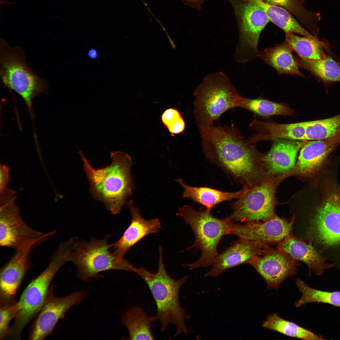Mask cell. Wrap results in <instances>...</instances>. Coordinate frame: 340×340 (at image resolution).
Returning a JSON list of instances; mask_svg holds the SVG:
<instances>
[{
	"instance_id": "obj_1",
	"label": "cell",
	"mask_w": 340,
	"mask_h": 340,
	"mask_svg": "<svg viewBox=\"0 0 340 340\" xmlns=\"http://www.w3.org/2000/svg\"><path fill=\"white\" fill-rule=\"evenodd\" d=\"M203 152L243 188L256 184L259 154L234 126L198 125Z\"/></svg>"
},
{
	"instance_id": "obj_2",
	"label": "cell",
	"mask_w": 340,
	"mask_h": 340,
	"mask_svg": "<svg viewBox=\"0 0 340 340\" xmlns=\"http://www.w3.org/2000/svg\"><path fill=\"white\" fill-rule=\"evenodd\" d=\"M79 153L93 196L102 202L113 214L120 211L134 189L133 177L131 173L133 164L131 157L120 151L110 152L111 164L95 169L81 151Z\"/></svg>"
},
{
	"instance_id": "obj_3",
	"label": "cell",
	"mask_w": 340,
	"mask_h": 340,
	"mask_svg": "<svg viewBox=\"0 0 340 340\" xmlns=\"http://www.w3.org/2000/svg\"><path fill=\"white\" fill-rule=\"evenodd\" d=\"M158 269L152 273L143 267L136 268L135 272L148 286L156 303L157 311L153 316L154 321L158 320L161 325L160 331L164 332L169 324L174 325L175 333L171 338L183 334L187 335L189 330L185 324L190 317L181 306L179 295L180 289L187 280L185 276L176 280L170 276L165 269L163 259V248L159 247Z\"/></svg>"
},
{
	"instance_id": "obj_4",
	"label": "cell",
	"mask_w": 340,
	"mask_h": 340,
	"mask_svg": "<svg viewBox=\"0 0 340 340\" xmlns=\"http://www.w3.org/2000/svg\"><path fill=\"white\" fill-rule=\"evenodd\" d=\"M109 235L104 239L93 238L88 241L71 238L63 242L67 262L77 268L78 277L84 282L98 277L101 272L112 269L135 272L136 268L110 249Z\"/></svg>"
},
{
	"instance_id": "obj_5",
	"label": "cell",
	"mask_w": 340,
	"mask_h": 340,
	"mask_svg": "<svg viewBox=\"0 0 340 340\" xmlns=\"http://www.w3.org/2000/svg\"><path fill=\"white\" fill-rule=\"evenodd\" d=\"M194 112L198 125L208 126L218 121L228 110L239 107L241 96L222 72L206 76L195 92Z\"/></svg>"
},
{
	"instance_id": "obj_6",
	"label": "cell",
	"mask_w": 340,
	"mask_h": 340,
	"mask_svg": "<svg viewBox=\"0 0 340 340\" xmlns=\"http://www.w3.org/2000/svg\"><path fill=\"white\" fill-rule=\"evenodd\" d=\"M0 74L5 86L18 94L32 114L34 98L48 91L46 80L36 75L29 67L25 53L20 46L12 47L6 41H0Z\"/></svg>"
},
{
	"instance_id": "obj_7",
	"label": "cell",
	"mask_w": 340,
	"mask_h": 340,
	"mask_svg": "<svg viewBox=\"0 0 340 340\" xmlns=\"http://www.w3.org/2000/svg\"><path fill=\"white\" fill-rule=\"evenodd\" d=\"M177 215L190 226L194 233L195 242L187 249L196 247L201 251L196 261L184 265L191 270L212 265L218 254L217 247L222 237L230 234L231 223L216 218L211 209L201 207L197 211L188 205L179 207Z\"/></svg>"
},
{
	"instance_id": "obj_8",
	"label": "cell",
	"mask_w": 340,
	"mask_h": 340,
	"mask_svg": "<svg viewBox=\"0 0 340 340\" xmlns=\"http://www.w3.org/2000/svg\"><path fill=\"white\" fill-rule=\"evenodd\" d=\"M62 247L59 246L47 267L26 288L17 302L18 310L10 335L18 337L33 317L39 312L48 294L50 284L59 269L66 263Z\"/></svg>"
},
{
	"instance_id": "obj_9",
	"label": "cell",
	"mask_w": 340,
	"mask_h": 340,
	"mask_svg": "<svg viewBox=\"0 0 340 340\" xmlns=\"http://www.w3.org/2000/svg\"><path fill=\"white\" fill-rule=\"evenodd\" d=\"M226 0L233 8L239 31L234 59L238 63L254 60L258 57L260 34L270 20L262 9L251 1Z\"/></svg>"
},
{
	"instance_id": "obj_10",
	"label": "cell",
	"mask_w": 340,
	"mask_h": 340,
	"mask_svg": "<svg viewBox=\"0 0 340 340\" xmlns=\"http://www.w3.org/2000/svg\"><path fill=\"white\" fill-rule=\"evenodd\" d=\"M244 188L243 196L231 204L232 212L225 220L230 223L264 221L276 216L275 187L272 181H265Z\"/></svg>"
},
{
	"instance_id": "obj_11",
	"label": "cell",
	"mask_w": 340,
	"mask_h": 340,
	"mask_svg": "<svg viewBox=\"0 0 340 340\" xmlns=\"http://www.w3.org/2000/svg\"><path fill=\"white\" fill-rule=\"evenodd\" d=\"M14 200L0 201V245L15 251L31 244H40L55 233H44L29 226L21 217Z\"/></svg>"
},
{
	"instance_id": "obj_12",
	"label": "cell",
	"mask_w": 340,
	"mask_h": 340,
	"mask_svg": "<svg viewBox=\"0 0 340 340\" xmlns=\"http://www.w3.org/2000/svg\"><path fill=\"white\" fill-rule=\"evenodd\" d=\"M311 218L307 231L310 241L326 245L340 244V190L328 191Z\"/></svg>"
},
{
	"instance_id": "obj_13",
	"label": "cell",
	"mask_w": 340,
	"mask_h": 340,
	"mask_svg": "<svg viewBox=\"0 0 340 340\" xmlns=\"http://www.w3.org/2000/svg\"><path fill=\"white\" fill-rule=\"evenodd\" d=\"M263 279L268 289H277L286 279L295 274L297 260L278 247H269L247 262Z\"/></svg>"
},
{
	"instance_id": "obj_14",
	"label": "cell",
	"mask_w": 340,
	"mask_h": 340,
	"mask_svg": "<svg viewBox=\"0 0 340 340\" xmlns=\"http://www.w3.org/2000/svg\"><path fill=\"white\" fill-rule=\"evenodd\" d=\"M86 291L74 292L64 297H57L49 290L47 298L35 321L30 339H44L53 331L58 321L71 307L80 303L86 295Z\"/></svg>"
},
{
	"instance_id": "obj_15",
	"label": "cell",
	"mask_w": 340,
	"mask_h": 340,
	"mask_svg": "<svg viewBox=\"0 0 340 340\" xmlns=\"http://www.w3.org/2000/svg\"><path fill=\"white\" fill-rule=\"evenodd\" d=\"M295 216L291 220L275 216L262 223L246 222L244 224H230V234L243 239L268 244L279 242L289 235Z\"/></svg>"
},
{
	"instance_id": "obj_16",
	"label": "cell",
	"mask_w": 340,
	"mask_h": 340,
	"mask_svg": "<svg viewBox=\"0 0 340 340\" xmlns=\"http://www.w3.org/2000/svg\"><path fill=\"white\" fill-rule=\"evenodd\" d=\"M36 246L30 245L16 251L0 272V304L14 302V298L26 273L31 266L30 255Z\"/></svg>"
},
{
	"instance_id": "obj_17",
	"label": "cell",
	"mask_w": 340,
	"mask_h": 340,
	"mask_svg": "<svg viewBox=\"0 0 340 340\" xmlns=\"http://www.w3.org/2000/svg\"><path fill=\"white\" fill-rule=\"evenodd\" d=\"M268 244L240 238L226 250L218 255L204 277H217L226 270L247 264L254 256L263 254Z\"/></svg>"
},
{
	"instance_id": "obj_18",
	"label": "cell",
	"mask_w": 340,
	"mask_h": 340,
	"mask_svg": "<svg viewBox=\"0 0 340 340\" xmlns=\"http://www.w3.org/2000/svg\"><path fill=\"white\" fill-rule=\"evenodd\" d=\"M127 205L132 216L131 221L122 236L112 244L113 252L122 258L129 249L140 240L150 234L158 233L162 228L159 219L147 220L142 218L132 200H130Z\"/></svg>"
},
{
	"instance_id": "obj_19",
	"label": "cell",
	"mask_w": 340,
	"mask_h": 340,
	"mask_svg": "<svg viewBox=\"0 0 340 340\" xmlns=\"http://www.w3.org/2000/svg\"><path fill=\"white\" fill-rule=\"evenodd\" d=\"M306 141L300 150L295 167L300 175L308 176L318 171L340 141V138Z\"/></svg>"
},
{
	"instance_id": "obj_20",
	"label": "cell",
	"mask_w": 340,
	"mask_h": 340,
	"mask_svg": "<svg viewBox=\"0 0 340 340\" xmlns=\"http://www.w3.org/2000/svg\"><path fill=\"white\" fill-rule=\"evenodd\" d=\"M305 140L287 139L275 140L263 160L268 172L273 174H283L295 166L298 153Z\"/></svg>"
},
{
	"instance_id": "obj_21",
	"label": "cell",
	"mask_w": 340,
	"mask_h": 340,
	"mask_svg": "<svg viewBox=\"0 0 340 340\" xmlns=\"http://www.w3.org/2000/svg\"><path fill=\"white\" fill-rule=\"evenodd\" d=\"M249 127L257 132L247 139L252 144L262 140L279 139L306 140L305 122L281 124L264 122L255 118Z\"/></svg>"
},
{
	"instance_id": "obj_22",
	"label": "cell",
	"mask_w": 340,
	"mask_h": 340,
	"mask_svg": "<svg viewBox=\"0 0 340 340\" xmlns=\"http://www.w3.org/2000/svg\"><path fill=\"white\" fill-rule=\"evenodd\" d=\"M311 241L307 243L290 235L280 241L277 247L297 260L304 262L309 270H312L317 275H322L326 269L332 267L313 246Z\"/></svg>"
},
{
	"instance_id": "obj_23",
	"label": "cell",
	"mask_w": 340,
	"mask_h": 340,
	"mask_svg": "<svg viewBox=\"0 0 340 340\" xmlns=\"http://www.w3.org/2000/svg\"><path fill=\"white\" fill-rule=\"evenodd\" d=\"M293 50L291 46L285 40L281 43L277 44L274 47L259 51L258 57L274 68L279 75H297L304 78L292 55Z\"/></svg>"
},
{
	"instance_id": "obj_24",
	"label": "cell",
	"mask_w": 340,
	"mask_h": 340,
	"mask_svg": "<svg viewBox=\"0 0 340 340\" xmlns=\"http://www.w3.org/2000/svg\"><path fill=\"white\" fill-rule=\"evenodd\" d=\"M176 181L184 189V198L190 199L210 209L222 202L240 198L246 190L245 188H243L236 192L224 191L207 187L190 186L186 184L180 178Z\"/></svg>"
},
{
	"instance_id": "obj_25",
	"label": "cell",
	"mask_w": 340,
	"mask_h": 340,
	"mask_svg": "<svg viewBox=\"0 0 340 340\" xmlns=\"http://www.w3.org/2000/svg\"><path fill=\"white\" fill-rule=\"evenodd\" d=\"M256 4L264 11L271 21L286 32L297 33L304 37H315L304 29L292 14L285 8L269 3L264 0H249Z\"/></svg>"
},
{
	"instance_id": "obj_26",
	"label": "cell",
	"mask_w": 340,
	"mask_h": 340,
	"mask_svg": "<svg viewBox=\"0 0 340 340\" xmlns=\"http://www.w3.org/2000/svg\"><path fill=\"white\" fill-rule=\"evenodd\" d=\"M122 321L128 331V339H154L151 330L153 317L148 316L142 308H131L124 313Z\"/></svg>"
},
{
	"instance_id": "obj_27",
	"label": "cell",
	"mask_w": 340,
	"mask_h": 340,
	"mask_svg": "<svg viewBox=\"0 0 340 340\" xmlns=\"http://www.w3.org/2000/svg\"><path fill=\"white\" fill-rule=\"evenodd\" d=\"M299 67L309 71L318 79L325 83L340 82V66L330 56L320 60L302 59L294 57Z\"/></svg>"
},
{
	"instance_id": "obj_28",
	"label": "cell",
	"mask_w": 340,
	"mask_h": 340,
	"mask_svg": "<svg viewBox=\"0 0 340 340\" xmlns=\"http://www.w3.org/2000/svg\"><path fill=\"white\" fill-rule=\"evenodd\" d=\"M285 33L286 40L300 58L320 60L327 56L323 49L324 43L317 37H301L291 32Z\"/></svg>"
},
{
	"instance_id": "obj_29",
	"label": "cell",
	"mask_w": 340,
	"mask_h": 340,
	"mask_svg": "<svg viewBox=\"0 0 340 340\" xmlns=\"http://www.w3.org/2000/svg\"><path fill=\"white\" fill-rule=\"evenodd\" d=\"M264 328L289 337L308 340H323L320 335L293 322L282 318L277 314L269 315L262 323Z\"/></svg>"
},
{
	"instance_id": "obj_30",
	"label": "cell",
	"mask_w": 340,
	"mask_h": 340,
	"mask_svg": "<svg viewBox=\"0 0 340 340\" xmlns=\"http://www.w3.org/2000/svg\"><path fill=\"white\" fill-rule=\"evenodd\" d=\"M239 107L266 117L275 115L292 116L294 114V110L286 104L261 98L250 99L241 96Z\"/></svg>"
},
{
	"instance_id": "obj_31",
	"label": "cell",
	"mask_w": 340,
	"mask_h": 340,
	"mask_svg": "<svg viewBox=\"0 0 340 340\" xmlns=\"http://www.w3.org/2000/svg\"><path fill=\"white\" fill-rule=\"evenodd\" d=\"M306 140L340 138V114L331 118L305 122Z\"/></svg>"
},
{
	"instance_id": "obj_32",
	"label": "cell",
	"mask_w": 340,
	"mask_h": 340,
	"mask_svg": "<svg viewBox=\"0 0 340 340\" xmlns=\"http://www.w3.org/2000/svg\"><path fill=\"white\" fill-rule=\"evenodd\" d=\"M296 284L302 296L295 303L298 307L308 303H327L340 308V291L327 292L312 288L301 279L297 278Z\"/></svg>"
},
{
	"instance_id": "obj_33",
	"label": "cell",
	"mask_w": 340,
	"mask_h": 340,
	"mask_svg": "<svg viewBox=\"0 0 340 340\" xmlns=\"http://www.w3.org/2000/svg\"><path fill=\"white\" fill-rule=\"evenodd\" d=\"M272 4L282 7L296 17L311 32L317 29L314 20V14L304 6L302 0H264Z\"/></svg>"
},
{
	"instance_id": "obj_34",
	"label": "cell",
	"mask_w": 340,
	"mask_h": 340,
	"mask_svg": "<svg viewBox=\"0 0 340 340\" xmlns=\"http://www.w3.org/2000/svg\"><path fill=\"white\" fill-rule=\"evenodd\" d=\"M0 338L3 339L11 333L9 326L11 320L15 318L18 310L17 302L0 304Z\"/></svg>"
},
{
	"instance_id": "obj_35",
	"label": "cell",
	"mask_w": 340,
	"mask_h": 340,
	"mask_svg": "<svg viewBox=\"0 0 340 340\" xmlns=\"http://www.w3.org/2000/svg\"><path fill=\"white\" fill-rule=\"evenodd\" d=\"M162 119L172 133H178L184 129V121L179 113L175 109H169L166 110L162 115Z\"/></svg>"
},
{
	"instance_id": "obj_36",
	"label": "cell",
	"mask_w": 340,
	"mask_h": 340,
	"mask_svg": "<svg viewBox=\"0 0 340 340\" xmlns=\"http://www.w3.org/2000/svg\"><path fill=\"white\" fill-rule=\"evenodd\" d=\"M9 169L5 165H1L0 167V191L6 188L7 184L9 181Z\"/></svg>"
},
{
	"instance_id": "obj_37",
	"label": "cell",
	"mask_w": 340,
	"mask_h": 340,
	"mask_svg": "<svg viewBox=\"0 0 340 340\" xmlns=\"http://www.w3.org/2000/svg\"><path fill=\"white\" fill-rule=\"evenodd\" d=\"M184 3L200 12L202 4L205 0H183Z\"/></svg>"
},
{
	"instance_id": "obj_38",
	"label": "cell",
	"mask_w": 340,
	"mask_h": 340,
	"mask_svg": "<svg viewBox=\"0 0 340 340\" xmlns=\"http://www.w3.org/2000/svg\"><path fill=\"white\" fill-rule=\"evenodd\" d=\"M88 55L90 58L94 59L97 57L98 54L95 49H92L88 51Z\"/></svg>"
}]
</instances>
